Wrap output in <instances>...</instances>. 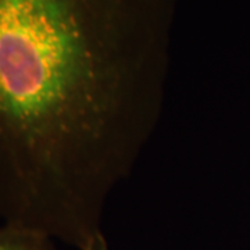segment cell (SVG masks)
I'll use <instances>...</instances> for the list:
<instances>
[{
  "instance_id": "1",
  "label": "cell",
  "mask_w": 250,
  "mask_h": 250,
  "mask_svg": "<svg viewBox=\"0 0 250 250\" xmlns=\"http://www.w3.org/2000/svg\"><path fill=\"white\" fill-rule=\"evenodd\" d=\"M179 0H0V220L108 250L160 124Z\"/></svg>"
},
{
  "instance_id": "2",
  "label": "cell",
  "mask_w": 250,
  "mask_h": 250,
  "mask_svg": "<svg viewBox=\"0 0 250 250\" xmlns=\"http://www.w3.org/2000/svg\"><path fill=\"white\" fill-rule=\"evenodd\" d=\"M0 250H57L54 239L28 228L1 224Z\"/></svg>"
}]
</instances>
